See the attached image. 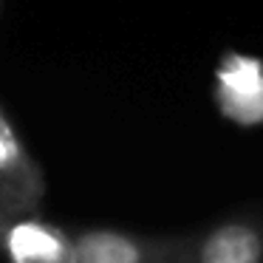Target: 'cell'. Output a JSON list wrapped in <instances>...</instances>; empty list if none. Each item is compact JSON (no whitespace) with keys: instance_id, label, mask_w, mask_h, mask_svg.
Segmentation results:
<instances>
[{"instance_id":"3","label":"cell","mask_w":263,"mask_h":263,"mask_svg":"<svg viewBox=\"0 0 263 263\" xmlns=\"http://www.w3.org/2000/svg\"><path fill=\"white\" fill-rule=\"evenodd\" d=\"M260 238L246 227H223L206 238L201 263H257Z\"/></svg>"},{"instance_id":"2","label":"cell","mask_w":263,"mask_h":263,"mask_svg":"<svg viewBox=\"0 0 263 263\" xmlns=\"http://www.w3.org/2000/svg\"><path fill=\"white\" fill-rule=\"evenodd\" d=\"M9 252L14 263H63L65 246L51 229L40 223H17L9 232Z\"/></svg>"},{"instance_id":"4","label":"cell","mask_w":263,"mask_h":263,"mask_svg":"<svg viewBox=\"0 0 263 263\" xmlns=\"http://www.w3.org/2000/svg\"><path fill=\"white\" fill-rule=\"evenodd\" d=\"M77 263H142V255L122 235L91 232L77 243Z\"/></svg>"},{"instance_id":"1","label":"cell","mask_w":263,"mask_h":263,"mask_svg":"<svg viewBox=\"0 0 263 263\" xmlns=\"http://www.w3.org/2000/svg\"><path fill=\"white\" fill-rule=\"evenodd\" d=\"M218 97L235 122H263V63L232 54L218 71Z\"/></svg>"}]
</instances>
